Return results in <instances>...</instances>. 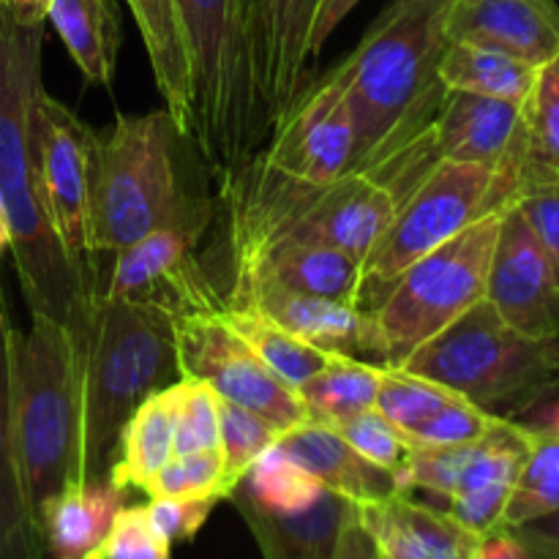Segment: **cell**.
<instances>
[{"label": "cell", "instance_id": "cell-45", "mask_svg": "<svg viewBox=\"0 0 559 559\" xmlns=\"http://www.w3.org/2000/svg\"><path fill=\"white\" fill-rule=\"evenodd\" d=\"M380 546L364 527V522L358 519V508H355V513L347 519L342 535H338L333 559H380Z\"/></svg>", "mask_w": 559, "mask_h": 559}, {"label": "cell", "instance_id": "cell-24", "mask_svg": "<svg viewBox=\"0 0 559 559\" xmlns=\"http://www.w3.org/2000/svg\"><path fill=\"white\" fill-rule=\"evenodd\" d=\"M249 527L262 559H333L338 535L355 513V502L325 491L304 513H267L257 508L240 489L227 497Z\"/></svg>", "mask_w": 559, "mask_h": 559}, {"label": "cell", "instance_id": "cell-35", "mask_svg": "<svg viewBox=\"0 0 559 559\" xmlns=\"http://www.w3.org/2000/svg\"><path fill=\"white\" fill-rule=\"evenodd\" d=\"M456 396L459 393L440 385V382L426 380V377L413 374V371L407 369L382 366L374 409L380 415H385L399 431H404V435L409 437L415 429H420L437 409L445 407V404Z\"/></svg>", "mask_w": 559, "mask_h": 559}, {"label": "cell", "instance_id": "cell-16", "mask_svg": "<svg viewBox=\"0 0 559 559\" xmlns=\"http://www.w3.org/2000/svg\"><path fill=\"white\" fill-rule=\"evenodd\" d=\"M484 300L527 336H559V273L516 205L502 213Z\"/></svg>", "mask_w": 559, "mask_h": 559}, {"label": "cell", "instance_id": "cell-18", "mask_svg": "<svg viewBox=\"0 0 559 559\" xmlns=\"http://www.w3.org/2000/svg\"><path fill=\"white\" fill-rule=\"evenodd\" d=\"M448 41L502 49L533 66L559 52L557 0H453L445 20Z\"/></svg>", "mask_w": 559, "mask_h": 559}, {"label": "cell", "instance_id": "cell-48", "mask_svg": "<svg viewBox=\"0 0 559 559\" xmlns=\"http://www.w3.org/2000/svg\"><path fill=\"white\" fill-rule=\"evenodd\" d=\"M5 9L11 11L16 22L22 25H44L49 14V3L52 0H0Z\"/></svg>", "mask_w": 559, "mask_h": 559}, {"label": "cell", "instance_id": "cell-34", "mask_svg": "<svg viewBox=\"0 0 559 559\" xmlns=\"http://www.w3.org/2000/svg\"><path fill=\"white\" fill-rule=\"evenodd\" d=\"M235 489L243 491L262 511L284 513V516L309 511L328 491L282 445H271L265 453H260Z\"/></svg>", "mask_w": 559, "mask_h": 559}, {"label": "cell", "instance_id": "cell-8", "mask_svg": "<svg viewBox=\"0 0 559 559\" xmlns=\"http://www.w3.org/2000/svg\"><path fill=\"white\" fill-rule=\"evenodd\" d=\"M180 136L167 109L115 115L112 131L98 136L91 186V254L107 260L167 222L189 186L180 178Z\"/></svg>", "mask_w": 559, "mask_h": 559}, {"label": "cell", "instance_id": "cell-11", "mask_svg": "<svg viewBox=\"0 0 559 559\" xmlns=\"http://www.w3.org/2000/svg\"><path fill=\"white\" fill-rule=\"evenodd\" d=\"M216 216L218 197L191 191L167 222L104 260L98 295L158 306L173 317L218 314L227 300L197 260V243Z\"/></svg>", "mask_w": 559, "mask_h": 559}, {"label": "cell", "instance_id": "cell-10", "mask_svg": "<svg viewBox=\"0 0 559 559\" xmlns=\"http://www.w3.org/2000/svg\"><path fill=\"white\" fill-rule=\"evenodd\" d=\"M516 169L440 162L396 205L380 243L364 260L360 306L374 309L391 284L426 254L456 238L469 224L513 205Z\"/></svg>", "mask_w": 559, "mask_h": 559}, {"label": "cell", "instance_id": "cell-15", "mask_svg": "<svg viewBox=\"0 0 559 559\" xmlns=\"http://www.w3.org/2000/svg\"><path fill=\"white\" fill-rule=\"evenodd\" d=\"M317 9L320 0H240L251 80L267 134L309 85Z\"/></svg>", "mask_w": 559, "mask_h": 559}, {"label": "cell", "instance_id": "cell-3", "mask_svg": "<svg viewBox=\"0 0 559 559\" xmlns=\"http://www.w3.org/2000/svg\"><path fill=\"white\" fill-rule=\"evenodd\" d=\"M453 0H393L358 47L336 69L347 91L355 123V158L349 173L418 136L445 98L440 58L448 47L445 20Z\"/></svg>", "mask_w": 559, "mask_h": 559}, {"label": "cell", "instance_id": "cell-46", "mask_svg": "<svg viewBox=\"0 0 559 559\" xmlns=\"http://www.w3.org/2000/svg\"><path fill=\"white\" fill-rule=\"evenodd\" d=\"M358 3L360 0H320L314 27H311V58H317L322 52V47L333 36V31L342 25L344 16H349V11Z\"/></svg>", "mask_w": 559, "mask_h": 559}, {"label": "cell", "instance_id": "cell-28", "mask_svg": "<svg viewBox=\"0 0 559 559\" xmlns=\"http://www.w3.org/2000/svg\"><path fill=\"white\" fill-rule=\"evenodd\" d=\"M47 20L58 31L80 74L109 87L118 69L120 14L115 0H52Z\"/></svg>", "mask_w": 559, "mask_h": 559}, {"label": "cell", "instance_id": "cell-23", "mask_svg": "<svg viewBox=\"0 0 559 559\" xmlns=\"http://www.w3.org/2000/svg\"><path fill=\"white\" fill-rule=\"evenodd\" d=\"M11 322L0 282V559H44L41 524L33 511L11 426Z\"/></svg>", "mask_w": 559, "mask_h": 559}, {"label": "cell", "instance_id": "cell-9", "mask_svg": "<svg viewBox=\"0 0 559 559\" xmlns=\"http://www.w3.org/2000/svg\"><path fill=\"white\" fill-rule=\"evenodd\" d=\"M497 211L409 265L369 309L377 364L402 369L409 355L486 298L491 254L500 235Z\"/></svg>", "mask_w": 559, "mask_h": 559}, {"label": "cell", "instance_id": "cell-26", "mask_svg": "<svg viewBox=\"0 0 559 559\" xmlns=\"http://www.w3.org/2000/svg\"><path fill=\"white\" fill-rule=\"evenodd\" d=\"M175 456V391L162 388L134 409L120 429L109 464V484L120 491H142Z\"/></svg>", "mask_w": 559, "mask_h": 559}, {"label": "cell", "instance_id": "cell-49", "mask_svg": "<svg viewBox=\"0 0 559 559\" xmlns=\"http://www.w3.org/2000/svg\"><path fill=\"white\" fill-rule=\"evenodd\" d=\"M11 240H14V229H11L9 205H5L3 191H0V257H3L5 251H11Z\"/></svg>", "mask_w": 559, "mask_h": 559}, {"label": "cell", "instance_id": "cell-20", "mask_svg": "<svg viewBox=\"0 0 559 559\" xmlns=\"http://www.w3.org/2000/svg\"><path fill=\"white\" fill-rule=\"evenodd\" d=\"M355 508L382 555L391 559H473L478 549V535L442 508L413 500V495Z\"/></svg>", "mask_w": 559, "mask_h": 559}, {"label": "cell", "instance_id": "cell-43", "mask_svg": "<svg viewBox=\"0 0 559 559\" xmlns=\"http://www.w3.org/2000/svg\"><path fill=\"white\" fill-rule=\"evenodd\" d=\"M218 500L213 497H156L147 502V516L169 546L197 538Z\"/></svg>", "mask_w": 559, "mask_h": 559}, {"label": "cell", "instance_id": "cell-31", "mask_svg": "<svg viewBox=\"0 0 559 559\" xmlns=\"http://www.w3.org/2000/svg\"><path fill=\"white\" fill-rule=\"evenodd\" d=\"M218 314L260 355L262 364L273 374L282 377L293 391L306 385L331 358V353L314 347V344H306L304 338H298L287 328L273 322L271 317L260 314L257 309H249V306H224Z\"/></svg>", "mask_w": 559, "mask_h": 559}, {"label": "cell", "instance_id": "cell-39", "mask_svg": "<svg viewBox=\"0 0 559 559\" xmlns=\"http://www.w3.org/2000/svg\"><path fill=\"white\" fill-rule=\"evenodd\" d=\"M366 462L377 464V467L388 469L399 478L404 467H407L409 456H413L415 445L404 431H399L385 415L377 409H366V413L344 418L338 424H331Z\"/></svg>", "mask_w": 559, "mask_h": 559}, {"label": "cell", "instance_id": "cell-29", "mask_svg": "<svg viewBox=\"0 0 559 559\" xmlns=\"http://www.w3.org/2000/svg\"><path fill=\"white\" fill-rule=\"evenodd\" d=\"M538 69L540 66L527 63L502 49L469 41H448L437 74L448 91H467L524 104L533 91Z\"/></svg>", "mask_w": 559, "mask_h": 559}, {"label": "cell", "instance_id": "cell-7", "mask_svg": "<svg viewBox=\"0 0 559 559\" xmlns=\"http://www.w3.org/2000/svg\"><path fill=\"white\" fill-rule=\"evenodd\" d=\"M402 369L451 388L486 413L516 420L559 393V336H527L480 300L420 344Z\"/></svg>", "mask_w": 559, "mask_h": 559}, {"label": "cell", "instance_id": "cell-13", "mask_svg": "<svg viewBox=\"0 0 559 559\" xmlns=\"http://www.w3.org/2000/svg\"><path fill=\"white\" fill-rule=\"evenodd\" d=\"M173 328L180 377L207 382L222 399L265 418L278 435L309 418L298 391L273 374L222 314L175 317Z\"/></svg>", "mask_w": 559, "mask_h": 559}, {"label": "cell", "instance_id": "cell-4", "mask_svg": "<svg viewBox=\"0 0 559 559\" xmlns=\"http://www.w3.org/2000/svg\"><path fill=\"white\" fill-rule=\"evenodd\" d=\"M11 426L36 516L66 489L85 484L82 349L49 317L11 333Z\"/></svg>", "mask_w": 559, "mask_h": 559}, {"label": "cell", "instance_id": "cell-50", "mask_svg": "<svg viewBox=\"0 0 559 559\" xmlns=\"http://www.w3.org/2000/svg\"><path fill=\"white\" fill-rule=\"evenodd\" d=\"M380 559H391V557H385V555H380Z\"/></svg>", "mask_w": 559, "mask_h": 559}, {"label": "cell", "instance_id": "cell-25", "mask_svg": "<svg viewBox=\"0 0 559 559\" xmlns=\"http://www.w3.org/2000/svg\"><path fill=\"white\" fill-rule=\"evenodd\" d=\"M126 491L109 480L66 489L38 513L44 555L49 559H104L109 530L118 516Z\"/></svg>", "mask_w": 559, "mask_h": 559}, {"label": "cell", "instance_id": "cell-19", "mask_svg": "<svg viewBox=\"0 0 559 559\" xmlns=\"http://www.w3.org/2000/svg\"><path fill=\"white\" fill-rule=\"evenodd\" d=\"M229 306H249L260 314L271 317L289 333L304 338L306 344L325 349V353L353 355L377 364L374 328L369 309L338 304V300L300 295L276 284H257Z\"/></svg>", "mask_w": 559, "mask_h": 559}, {"label": "cell", "instance_id": "cell-14", "mask_svg": "<svg viewBox=\"0 0 559 559\" xmlns=\"http://www.w3.org/2000/svg\"><path fill=\"white\" fill-rule=\"evenodd\" d=\"M271 134L260 153L278 173L309 183H331L347 175L355 158V123L336 69L306 85Z\"/></svg>", "mask_w": 559, "mask_h": 559}, {"label": "cell", "instance_id": "cell-5", "mask_svg": "<svg viewBox=\"0 0 559 559\" xmlns=\"http://www.w3.org/2000/svg\"><path fill=\"white\" fill-rule=\"evenodd\" d=\"M173 314L98 295L82 349L85 484L109 480L120 429L134 409L180 380Z\"/></svg>", "mask_w": 559, "mask_h": 559}, {"label": "cell", "instance_id": "cell-47", "mask_svg": "<svg viewBox=\"0 0 559 559\" xmlns=\"http://www.w3.org/2000/svg\"><path fill=\"white\" fill-rule=\"evenodd\" d=\"M473 559H530V555L511 527H500L478 540Z\"/></svg>", "mask_w": 559, "mask_h": 559}, {"label": "cell", "instance_id": "cell-38", "mask_svg": "<svg viewBox=\"0 0 559 559\" xmlns=\"http://www.w3.org/2000/svg\"><path fill=\"white\" fill-rule=\"evenodd\" d=\"M151 500L156 497H213L227 500L229 491L224 484V459L222 451H197L175 453L162 469L142 489Z\"/></svg>", "mask_w": 559, "mask_h": 559}, {"label": "cell", "instance_id": "cell-40", "mask_svg": "<svg viewBox=\"0 0 559 559\" xmlns=\"http://www.w3.org/2000/svg\"><path fill=\"white\" fill-rule=\"evenodd\" d=\"M502 420L508 418L486 413L478 404L467 402L464 396H456L445 407L437 409L420 429H415L409 440H413L415 448L467 445V442H475L489 435V431H495Z\"/></svg>", "mask_w": 559, "mask_h": 559}, {"label": "cell", "instance_id": "cell-22", "mask_svg": "<svg viewBox=\"0 0 559 559\" xmlns=\"http://www.w3.org/2000/svg\"><path fill=\"white\" fill-rule=\"evenodd\" d=\"M276 445L309 469L328 491L347 497L355 506H371L393 495H404L396 475L366 462L331 424L306 418L282 431Z\"/></svg>", "mask_w": 559, "mask_h": 559}, {"label": "cell", "instance_id": "cell-33", "mask_svg": "<svg viewBox=\"0 0 559 559\" xmlns=\"http://www.w3.org/2000/svg\"><path fill=\"white\" fill-rule=\"evenodd\" d=\"M559 178V52L535 76L522 104V167L519 180Z\"/></svg>", "mask_w": 559, "mask_h": 559}, {"label": "cell", "instance_id": "cell-21", "mask_svg": "<svg viewBox=\"0 0 559 559\" xmlns=\"http://www.w3.org/2000/svg\"><path fill=\"white\" fill-rule=\"evenodd\" d=\"M257 284H276L300 295L338 300V304L360 306L364 293V262L349 251L331 243H289L273 249L257 262L254 271L243 282L233 284L224 300L235 304ZM364 309V306H360Z\"/></svg>", "mask_w": 559, "mask_h": 559}, {"label": "cell", "instance_id": "cell-44", "mask_svg": "<svg viewBox=\"0 0 559 559\" xmlns=\"http://www.w3.org/2000/svg\"><path fill=\"white\" fill-rule=\"evenodd\" d=\"M522 540L530 559H559V511L511 527Z\"/></svg>", "mask_w": 559, "mask_h": 559}, {"label": "cell", "instance_id": "cell-17", "mask_svg": "<svg viewBox=\"0 0 559 559\" xmlns=\"http://www.w3.org/2000/svg\"><path fill=\"white\" fill-rule=\"evenodd\" d=\"M530 451V431L519 420H502L495 431L467 445L415 448L407 467L399 473L404 495L429 491L442 506L467 495H502L511 491Z\"/></svg>", "mask_w": 559, "mask_h": 559}, {"label": "cell", "instance_id": "cell-32", "mask_svg": "<svg viewBox=\"0 0 559 559\" xmlns=\"http://www.w3.org/2000/svg\"><path fill=\"white\" fill-rule=\"evenodd\" d=\"M530 431V451L508 500L502 527L559 511V404L538 424H524Z\"/></svg>", "mask_w": 559, "mask_h": 559}, {"label": "cell", "instance_id": "cell-41", "mask_svg": "<svg viewBox=\"0 0 559 559\" xmlns=\"http://www.w3.org/2000/svg\"><path fill=\"white\" fill-rule=\"evenodd\" d=\"M173 546L162 538L145 506H123L109 530L104 559H169Z\"/></svg>", "mask_w": 559, "mask_h": 559}, {"label": "cell", "instance_id": "cell-27", "mask_svg": "<svg viewBox=\"0 0 559 559\" xmlns=\"http://www.w3.org/2000/svg\"><path fill=\"white\" fill-rule=\"evenodd\" d=\"M140 27L153 80L164 98V109L180 136L189 142L191 129V96H189V63H186L183 36H180L178 14L173 0H126Z\"/></svg>", "mask_w": 559, "mask_h": 559}, {"label": "cell", "instance_id": "cell-37", "mask_svg": "<svg viewBox=\"0 0 559 559\" xmlns=\"http://www.w3.org/2000/svg\"><path fill=\"white\" fill-rule=\"evenodd\" d=\"M175 391V453L216 451L222 396L207 382L180 377Z\"/></svg>", "mask_w": 559, "mask_h": 559}, {"label": "cell", "instance_id": "cell-36", "mask_svg": "<svg viewBox=\"0 0 559 559\" xmlns=\"http://www.w3.org/2000/svg\"><path fill=\"white\" fill-rule=\"evenodd\" d=\"M276 440L278 431L265 418L222 399V404H218V451L224 459L227 491H233L243 480L257 456L276 445Z\"/></svg>", "mask_w": 559, "mask_h": 559}, {"label": "cell", "instance_id": "cell-1", "mask_svg": "<svg viewBox=\"0 0 559 559\" xmlns=\"http://www.w3.org/2000/svg\"><path fill=\"white\" fill-rule=\"evenodd\" d=\"M44 25H22L0 3V191L9 205L11 257L31 314L49 317L85 349L98 278L66 257L38 191L33 104L41 91Z\"/></svg>", "mask_w": 559, "mask_h": 559}, {"label": "cell", "instance_id": "cell-30", "mask_svg": "<svg viewBox=\"0 0 559 559\" xmlns=\"http://www.w3.org/2000/svg\"><path fill=\"white\" fill-rule=\"evenodd\" d=\"M380 377V364L331 353L328 364L306 385L298 388V396L309 418L338 424L366 409H374Z\"/></svg>", "mask_w": 559, "mask_h": 559}, {"label": "cell", "instance_id": "cell-6", "mask_svg": "<svg viewBox=\"0 0 559 559\" xmlns=\"http://www.w3.org/2000/svg\"><path fill=\"white\" fill-rule=\"evenodd\" d=\"M173 3L189 63V145L224 180L257 156L267 136L251 80L240 0Z\"/></svg>", "mask_w": 559, "mask_h": 559}, {"label": "cell", "instance_id": "cell-2", "mask_svg": "<svg viewBox=\"0 0 559 559\" xmlns=\"http://www.w3.org/2000/svg\"><path fill=\"white\" fill-rule=\"evenodd\" d=\"M218 211L227 224L224 249L233 287L262 257L289 243H331L364 262L385 235L396 200L364 173L309 183L278 173L257 153L218 180Z\"/></svg>", "mask_w": 559, "mask_h": 559}, {"label": "cell", "instance_id": "cell-12", "mask_svg": "<svg viewBox=\"0 0 559 559\" xmlns=\"http://www.w3.org/2000/svg\"><path fill=\"white\" fill-rule=\"evenodd\" d=\"M98 136L41 85L33 104V142L44 211L66 257L96 276L102 287L104 260L91 254V186Z\"/></svg>", "mask_w": 559, "mask_h": 559}, {"label": "cell", "instance_id": "cell-42", "mask_svg": "<svg viewBox=\"0 0 559 559\" xmlns=\"http://www.w3.org/2000/svg\"><path fill=\"white\" fill-rule=\"evenodd\" d=\"M513 205L527 218L559 273V178L519 180Z\"/></svg>", "mask_w": 559, "mask_h": 559}]
</instances>
